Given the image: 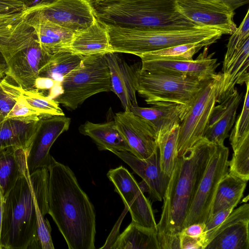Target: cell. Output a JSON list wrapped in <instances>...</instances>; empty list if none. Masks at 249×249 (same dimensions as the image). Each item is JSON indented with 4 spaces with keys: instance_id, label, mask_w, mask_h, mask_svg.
Instances as JSON below:
<instances>
[{
    "instance_id": "6da1fadb",
    "label": "cell",
    "mask_w": 249,
    "mask_h": 249,
    "mask_svg": "<svg viewBox=\"0 0 249 249\" xmlns=\"http://www.w3.org/2000/svg\"><path fill=\"white\" fill-rule=\"evenodd\" d=\"M49 213L69 249H95L94 206L71 168L53 158L48 167Z\"/></svg>"
},
{
    "instance_id": "7a4b0ae2",
    "label": "cell",
    "mask_w": 249,
    "mask_h": 249,
    "mask_svg": "<svg viewBox=\"0 0 249 249\" xmlns=\"http://www.w3.org/2000/svg\"><path fill=\"white\" fill-rule=\"evenodd\" d=\"M216 144L203 137L186 154L178 157L157 225L160 249H180L178 234Z\"/></svg>"
},
{
    "instance_id": "3957f363",
    "label": "cell",
    "mask_w": 249,
    "mask_h": 249,
    "mask_svg": "<svg viewBox=\"0 0 249 249\" xmlns=\"http://www.w3.org/2000/svg\"><path fill=\"white\" fill-rule=\"evenodd\" d=\"M48 168L21 176L4 197L0 243L4 249H38L36 204L42 213H49Z\"/></svg>"
},
{
    "instance_id": "277c9868",
    "label": "cell",
    "mask_w": 249,
    "mask_h": 249,
    "mask_svg": "<svg viewBox=\"0 0 249 249\" xmlns=\"http://www.w3.org/2000/svg\"><path fill=\"white\" fill-rule=\"evenodd\" d=\"M103 25L147 30H186L202 27L186 18L176 0H87Z\"/></svg>"
},
{
    "instance_id": "5b68a950",
    "label": "cell",
    "mask_w": 249,
    "mask_h": 249,
    "mask_svg": "<svg viewBox=\"0 0 249 249\" xmlns=\"http://www.w3.org/2000/svg\"><path fill=\"white\" fill-rule=\"evenodd\" d=\"M0 51L7 64L6 76L24 90L34 89L39 71L52 55L41 48L25 10L0 21Z\"/></svg>"
},
{
    "instance_id": "8992f818",
    "label": "cell",
    "mask_w": 249,
    "mask_h": 249,
    "mask_svg": "<svg viewBox=\"0 0 249 249\" xmlns=\"http://www.w3.org/2000/svg\"><path fill=\"white\" fill-rule=\"evenodd\" d=\"M104 26L108 34L110 52L138 56L184 44L202 41L214 43L223 35L217 29L205 27L186 30H147Z\"/></svg>"
},
{
    "instance_id": "52a82bcc",
    "label": "cell",
    "mask_w": 249,
    "mask_h": 249,
    "mask_svg": "<svg viewBox=\"0 0 249 249\" xmlns=\"http://www.w3.org/2000/svg\"><path fill=\"white\" fill-rule=\"evenodd\" d=\"M105 54L84 56L80 64L60 83L61 91L55 100L72 110L89 97L111 91L110 72Z\"/></svg>"
},
{
    "instance_id": "ba28073f",
    "label": "cell",
    "mask_w": 249,
    "mask_h": 249,
    "mask_svg": "<svg viewBox=\"0 0 249 249\" xmlns=\"http://www.w3.org/2000/svg\"><path fill=\"white\" fill-rule=\"evenodd\" d=\"M206 80L184 74L148 71L141 68L137 91L149 105L176 103L188 106Z\"/></svg>"
},
{
    "instance_id": "9c48e42d",
    "label": "cell",
    "mask_w": 249,
    "mask_h": 249,
    "mask_svg": "<svg viewBox=\"0 0 249 249\" xmlns=\"http://www.w3.org/2000/svg\"><path fill=\"white\" fill-rule=\"evenodd\" d=\"M222 75L219 72L206 80L188 105L180 123L178 136V157L186 154L204 137L210 116L217 102Z\"/></svg>"
},
{
    "instance_id": "30bf717a",
    "label": "cell",
    "mask_w": 249,
    "mask_h": 249,
    "mask_svg": "<svg viewBox=\"0 0 249 249\" xmlns=\"http://www.w3.org/2000/svg\"><path fill=\"white\" fill-rule=\"evenodd\" d=\"M229 154V149L224 144H216L192 200L183 229L193 224H205L211 216L218 185L228 173Z\"/></svg>"
},
{
    "instance_id": "8fae6325",
    "label": "cell",
    "mask_w": 249,
    "mask_h": 249,
    "mask_svg": "<svg viewBox=\"0 0 249 249\" xmlns=\"http://www.w3.org/2000/svg\"><path fill=\"white\" fill-rule=\"evenodd\" d=\"M30 6L41 18L73 33L87 28L95 18L87 0H55Z\"/></svg>"
},
{
    "instance_id": "7c38bea8",
    "label": "cell",
    "mask_w": 249,
    "mask_h": 249,
    "mask_svg": "<svg viewBox=\"0 0 249 249\" xmlns=\"http://www.w3.org/2000/svg\"><path fill=\"white\" fill-rule=\"evenodd\" d=\"M249 204L245 203L202 237V249H249Z\"/></svg>"
},
{
    "instance_id": "4fadbf2b",
    "label": "cell",
    "mask_w": 249,
    "mask_h": 249,
    "mask_svg": "<svg viewBox=\"0 0 249 249\" xmlns=\"http://www.w3.org/2000/svg\"><path fill=\"white\" fill-rule=\"evenodd\" d=\"M180 12L198 26L231 35L237 29L234 11L209 0H176Z\"/></svg>"
},
{
    "instance_id": "5bb4252c",
    "label": "cell",
    "mask_w": 249,
    "mask_h": 249,
    "mask_svg": "<svg viewBox=\"0 0 249 249\" xmlns=\"http://www.w3.org/2000/svg\"><path fill=\"white\" fill-rule=\"evenodd\" d=\"M71 120L65 116L41 117L39 128L28 151L27 163L29 173L48 168L53 157L50 150L57 138L68 130Z\"/></svg>"
},
{
    "instance_id": "9a60e30c",
    "label": "cell",
    "mask_w": 249,
    "mask_h": 249,
    "mask_svg": "<svg viewBox=\"0 0 249 249\" xmlns=\"http://www.w3.org/2000/svg\"><path fill=\"white\" fill-rule=\"evenodd\" d=\"M116 126L132 150L141 159L150 157L158 148L157 135L152 125L129 110L116 113Z\"/></svg>"
},
{
    "instance_id": "2e32d148",
    "label": "cell",
    "mask_w": 249,
    "mask_h": 249,
    "mask_svg": "<svg viewBox=\"0 0 249 249\" xmlns=\"http://www.w3.org/2000/svg\"><path fill=\"white\" fill-rule=\"evenodd\" d=\"M109 68L111 91L120 100L124 110L138 106L136 98L138 74L141 65H130L117 53H106Z\"/></svg>"
},
{
    "instance_id": "e0dca14e",
    "label": "cell",
    "mask_w": 249,
    "mask_h": 249,
    "mask_svg": "<svg viewBox=\"0 0 249 249\" xmlns=\"http://www.w3.org/2000/svg\"><path fill=\"white\" fill-rule=\"evenodd\" d=\"M214 53L209 54L208 47L192 60H142L141 70L148 71H161L184 74L201 80L208 79L216 74L219 65L217 59L213 58Z\"/></svg>"
},
{
    "instance_id": "ac0fdd59",
    "label": "cell",
    "mask_w": 249,
    "mask_h": 249,
    "mask_svg": "<svg viewBox=\"0 0 249 249\" xmlns=\"http://www.w3.org/2000/svg\"><path fill=\"white\" fill-rule=\"evenodd\" d=\"M112 153L128 164L142 179L148 186L149 197L153 201H162L170 177L161 170L158 148L144 159H139L127 151Z\"/></svg>"
},
{
    "instance_id": "d6986e66",
    "label": "cell",
    "mask_w": 249,
    "mask_h": 249,
    "mask_svg": "<svg viewBox=\"0 0 249 249\" xmlns=\"http://www.w3.org/2000/svg\"><path fill=\"white\" fill-rule=\"evenodd\" d=\"M249 38L235 46L227 45L222 67V79L217 102L233 92L237 84L249 82Z\"/></svg>"
},
{
    "instance_id": "ffe728a7",
    "label": "cell",
    "mask_w": 249,
    "mask_h": 249,
    "mask_svg": "<svg viewBox=\"0 0 249 249\" xmlns=\"http://www.w3.org/2000/svg\"><path fill=\"white\" fill-rule=\"evenodd\" d=\"M242 94L235 88L215 106L210 116L204 138L212 142L223 144L236 119Z\"/></svg>"
},
{
    "instance_id": "44dd1931",
    "label": "cell",
    "mask_w": 249,
    "mask_h": 249,
    "mask_svg": "<svg viewBox=\"0 0 249 249\" xmlns=\"http://www.w3.org/2000/svg\"><path fill=\"white\" fill-rule=\"evenodd\" d=\"M28 23L33 28L41 48L53 55L68 50L74 33L39 17L31 8L25 10Z\"/></svg>"
},
{
    "instance_id": "7402d4cb",
    "label": "cell",
    "mask_w": 249,
    "mask_h": 249,
    "mask_svg": "<svg viewBox=\"0 0 249 249\" xmlns=\"http://www.w3.org/2000/svg\"><path fill=\"white\" fill-rule=\"evenodd\" d=\"M188 106L179 104L165 103L154 105L148 107L138 106L131 107L129 110L147 121L153 127L158 137L176 124L180 123Z\"/></svg>"
},
{
    "instance_id": "603a6c76",
    "label": "cell",
    "mask_w": 249,
    "mask_h": 249,
    "mask_svg": "<svg viewBox=\"0 0 249 249\" xmlns=\"http://www.w3.org/2000/svg\"><path fill=\"white\" fill-rule=\"evenodd\" d=\"M68 49L83 56L105 54L110 52L106 28L95 18L88 27L74 33Z\"/></svg>"
},
{
    "instance_id": "cb8c5ba5",
    "label": "cell",
    "mask_w": 249,
    "mask_h": 249,
    "mask_svg": "<svg viewBox=\"0 0 249 249\" xmlns=\"http://www.w3.org/2000/svg\"><path fill=\"white\" fill-rule=\"evenodd\" d=\"M79 131L82 134L91 138L100 150L132 153L114 120L102 124H95L88 121L80 125Z\"/></svg>"
},
{
    "instance_id": "d4e9b609",
    "label": "cell",
    "mask_w": 249,
    "mask_h": 249,
    "mask_svg": "<svg viewBox=\"0 0 249 249\" xmlns=\"http://www.w3.org/2000/svg\"><path fill=\"white\" fill-rule=\"evenodd\" d=\"M27 152L20 147L0 150V190L3 198L28 170Z\"/></svg>"
},
{
    "instance_id": "484cf974",
    "label": "cell",
    "mask_w": 249,
    "mask_h": 249,
    "mask_svg": "<svg viewBox=\"0 0 249 249\" xmlns=\"http://www.w3.org/2000/svg\"><path fill=\"white\" fill-rule=\"evenodd\" d=\"M112 249H160L157 231L133 221L115 239Z\"/></svg>"
},
{
    "instance_id": "4316f807",
    "label": "cell",
    "mask_w": 249,
    "mask_h": 249,
    "mask_svg": "<svg viewBox=\"0 0 249 249\" xmlns=\"http://www.w3.org/2000/svg\"><path fill=\"white\" fill-rule=\"evenodd\" d=\"M247 181L228 173L218 185L212 214L230 207H235L243 196Z\"/></svg>"
},
{
    "instance_id": "83f0119b",
    "label": "cell",
    "mask_w": 249,
    "mask_h": 249,
    "mask_svg": "<svg viewBox=\"0 0 249 249\" xmlns=\"http://www.w3.org/2000/svg\"><path fill=\"white\" fill-rule=\"evenodd\" d=\"M107 177L113 184L115 192L121 196L125 208L130 205L141 191L148 192L144 181L138 183L128 170L122 165L110 169Z\"/></svg>"
},
{
    "instance_id": "f1b7e54d",
    "label": "cell",
    "mask_w": 249,
    "mask_h": 249,
    "mask_svg": "<svg viewBox=\"0 0 249 249\" xmlns=\"http://www.w3.org/2000/svg\"><path fill=\"white\" fill-rule=\"evenodd\" d=\"M83 57L69 50L60 51L52 55L39 71L38 77L48 78L60 84L64 77L80 64Z\"/></svg>"
},
{
    "instance_id": "f546056e",
    "label": "cell",
    "mask_w": 249,
    "mask_h": 249,
    "mask_svg": "<svg viewBox=\"0 0 249 249\" xmlns=\"http://www.w3.org/2000/svg\"><path fill=\"white\" fill-rule=\"evenodd\" d=\"M179 124L160 134L157 140L160 166L163 173L170 177L178 158Z\"/></svg>"
},
{
    "instance_id": "4dcf8cb0",
    "label": "cell",
    "mask_w": 249,
    "mask_h": 249,
    "mask_svg": "<svg viewBox=\"0 0 249 249\" xmlns=\"http://www.w3.org/2000/svg\"><path fill=\"white\" fill-rule=\"evenodd\" d=\"M213 44L211 41L184 44L141 54V60H192L193 56L203 47Z\"/></svg>"
},
{
    "instance_id": "1f68e13d",
    "label": "cell",
    "mask_w": 249,
    "mask_h": 249,
    "mask_svg": "<svg viewBox=\"0 0 249 249\" xmlns=\"http://www.w3.org/2000/svg\"><path fill=\"white\" fill-rule=\"evenodd\" d=\"M21 97L37 112L40 118L65 116L59 104L49 96H45L39 90L22 89Z\"/></svg>"
},
{
    "instance_id": "d6a6232c",
    "label": "cell",
    "mask_w": 249,
    "mask_h": 249,
    "mask_svg": "<svg viewBox=\"0 0 249 249\" xmlns=\"http://www.w3.org/2000/svg\"><path fill=\"white\" fill-rule=\"evenodd\" d=\"M141 191L130 205L125 208L131 214L132 221L143 227L157 231L151 203Z\"/></svg>"
},
{
    "instance_id": "836d02e7",
    "label": "cell",
    "mask_w": 249,
    "mask_h": 249,
    "mask_svg": "<svg viewBox=\"0 0 249 249\" xmlns=\"http://www.w3.org/2000/svg\"><path fill=\"white\" fill-rule=\"evenodd\" d=\"M228 172L248 182L249 179V137L233 151Z\"/></svg>"
},
{
    "instance_id": "e575fe53",
    "label": "cell",
    "mask_w": 249,
    "mask_h": 249,
    "mask_svg": "<svg viewBox=\"0 0 249 249\" xmlns=\"http://www.w3.org/2000/svg\"><path fill=\"white\" fill-rule=\"evenodd\" d=\"M245 84L246 91L242 109L230 135V141L233 151L249 137V82Z\"/></svg>"
},
{
    "instance_id": "d590c367",
    "label": "cell",
    "mask_w": 249,
    "mask_h": 249,
    "mask_svg": "<svg viewBox=\"0 0 249 249\" xmlns=\"http://www.w3.org/2000/svg\"><path fill=\"white\" fill-rule=\"evenodd\" d=\"M36 233L38 249H53L51 237V227L49 221L44 218L37 203L36 206Z\"/></svg>"
},
{
    "instance_id": "8d00e7d4",
    "label": "cell",
    "mask_w": 249,
    "mask_h": 249,
    "mask_svg": "<svg viewBox=\"0 0 249 249\" xmlns=\"http://www.w3.org/2000/svg\"><path fill=\"white\" fill-rule=\"evenodd\" d=\"M37 112L21 96L17 99L5 119H16L24 121H37L40 119Z\"/></svg>"
},
{
    "instance_id": "74e56055",
    "label": "cell",
    "mask_w": 249,
    "mask_h": 249,
    "mask_svg": "<svg viewBox=\"0 0 249 249\" xmlns=\"http://www.w3.org/2000/svg\"><path fill=\"white\" fill-rule=\"evenodd\" d=\"M28 6L23 0H0V21L18 15Z\"/></svg>"
},
{
    "instance_id": "f35d334b",
    "label": "cell",
    "mask_w": 249,
    "mask_h": 249,
    "mask_svg": "<svg viewBox=\"0 0 249 249\" xmlns=\"http://www.w3.org/2000/svg\"><path fill=\"white\" fill-rule=\"evenodd\" d=\"M10 147L21 148L16 138L9 119H5L0 126V150Z\"/></svg>"
},
{
    "instance_id": "ab89813d",
    "label": "cell",
    "mask_w": 249,
    "mask_h": 249,
    "mask_svg": "<svg viewBox=\"0 0 249 249\" xmlns=\"http://www.w3.org/2000/svg\"><path fill=\"white\" fill-rule=\"evenodd\" d=\"M234 209V207H230L218 211L212 214L204 224V232L201 236V241L204 236L217 228L226 219Z\"/></svg>"
},
{
    "instance_id": "60d3db41",
    "label": "cell",
    "mask_w": 249,
    "mask_h": 249,
    "mask_svg": "<svg viewBox=\"0 0 249 249\" xmlns=\"http://www.w3.org/2000/svg\"><path fill=\"white\" fill-rule=\"evenodd\" d=\"M16 101L0 85V114L6 116Z\"/></svg>"
},
{
    "instance_id": "b9f144b4",
    "label": "cell",
    "mask_w": 249,
    "mask_h": 249,
    "mask_svg": "<svg viewBox=\"0 0 249 249\" xmlns=\"http://www.w3.org/2000/svg\"><path fill=\"white\" fill-rule=\"evenodd\" d=\"M180 249H202L200 241L196 238L179 233Z\"/></svg>"
},
{
    "instance_id": "7bdbcfd3",
    "label": "cell",
    "mask_w": 249,
    "mask_h": 249,
    "mask_svg": "<svg viewBox=\"0 0 249 249\" xmlns=\"http://www.w3.org/2000/svg\"><path fill=\"white\" fill-rule=\"evenodd\" d=\"M204 224L195 223L184 228L180 233L198 239L201 242V238L204 232Z\"/></svg>"
},
{
    "instance_id": "ee69618b",
    "label": "cell",
    "mask_w": 249,
    "mask_h": 249,
    "mask_svg": "<svg viewBox=\"0 0 249 249\" xmlns=\"http://www.w3.org/2000/svg\"><path fill=\"white\" fill-rule=\"evenodd\" d=\"M214 2L224 5L231 11L248 4L249 0H209Z\"/></svg>"
},
{
    "instance_id": "f6af8a7d",
    "label": "cell",
    "mask_w": 249,
    "mask_h": 249,
    "mask_svg": "<svg viewBox=\"0 0 249 249\" xmlns=\"http://www.w3.org/2000/svg\"><path fill=\"white\" fill-rule=\"evenodd\" d=\"M55 83L53 80L49 78L38 77L35 81L34 89H48L52 88Z\"/></svg>"
},
{
    "instance_id": "bcb514c9",
    "label": "cell",
    "mask_w": 249,
    "mask_h": 249,
    "mask_svg": "<svg viewBox=\"0 0 249 249\" xmlns=\"http://www.w3.org/2000/svg\"><path fill=\"white\" fill-rule=\"evenodd\" d=\"M7 69V64L5 59L0 51V72L4 73Z\"/></svg>"
},
{
    "instance_id": "7dc6e473",
    "label": "cell",
    "mask_w": 249,
    "mask_h": 249,
    "mask_svg": "<svg viewBox=\"0 0 249 249\" xmlns=\"http://www.w3.org/2000/svg\"><path fill=\"white\" fill-rule=\"evenodd\" d=\"M3 202L0 203V232H1V219H2ZM0 249H2L1 245H0Z\"/></svg>"
},
{
    "instance_id": "c3c4849f",
    "label": "cell",
    "mask_w": 249,
    "mask_h": 249,
    "mask_svg": "<svg viewBox=\"0 0 249 249\" xmlns=\"http://www.w3.org/2000/svg\"><path fill=\"white\" fill-rule=\"evenodd\" d=\"M5 119V116L0 114V126Z\"/></svg>"
},
{
    "instance_id": "681fc988",
    "label": "cell",
    "mask_w": 249,
    "mask_h": 249,
    "mask_svg": "<svg viewBox=\"0 0 249 249\" xmlns=\"http://www.w3.org/2000/svg\"><path fill=\"white\" fill-rule=\"evenodd\" d=\"M55 0H41L38 3H48V2H51Z\"/></svg>"
},
{
    "instance_id": "f907efd6",
    "label": "cell",
    "mask_w": 249,
    "mask_h": 249,
    "mask_svg": "<svg viewBox=\"0 0 249 249\" xmlns=\"http://www.w3.org/2000/svg\"><path fill=\"white\" fill-rule=\"evenodd\" d=\"M3 199H4L3 196L2 195L1 191L0 190V203L3 202Z\"/></svg>"
},
{
    "instance_id": "816d5d0a",
    "label": "cell",
    "mask_w": 249,
    "mask_h": 249,
    "mask_svg": "<svg viewBox=\"0 0 249 249\" xmlns=\"http://www.w3.org/2000/svg\"><path fill=\"white\" fill-rule=\"evenodd\" d=\"M4 73L2 72H0V76H3Z\"/></svg>"
},
{
    "instance_id": "f5cc1de1",
    "label": "cell",
    "mask_w": 249,
    "mask_h": 249,
    "mask_svg": "<svg viewBox=\"0 0 249 249\" xmlns=\"http://www.w3.org/2000/svg\"><path fill=\"white\" fill-rule=\"evenodd\" d=\"M2 77H3V76H0V79L1 78H2Z\"/></svg>"
}]
</instances>
